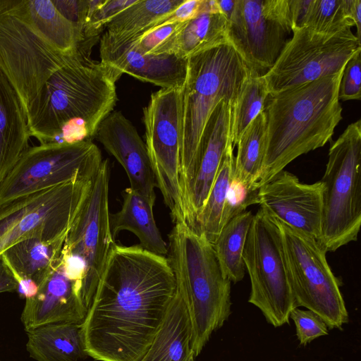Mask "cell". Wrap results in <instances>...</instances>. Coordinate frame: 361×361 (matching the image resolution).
Instances as JSON below:
<instances>
[{
    "mask_svg": "<svg viewBox=\"0 0 361 361\" xmlns=\"http://www.w3.org/2000/svg\"><path fill=\"white\" fill-rule=\"evenodd\" d=\"M176 290L165 256L114 243L81 324L87 355L99 361H140Z\"/></svg>",
    "mask_w": 361,
    "mask_h": 361,
    "instance_id": "cell-1",
    "label": "cell"
},
{
    "mask_svg": "<svg viewBox=\"0 0 361 361\" xmlns=\"http://www.w3.org/2000/svg\"><path fill=\"white\" fill-rule=\"evenodd\" d=\"M78 54L56 71L30 103L26 113L30 137L40 144H73L94 137L116 100L114 72Z\"/></svg>",
    "mask_w": 361,
    "mask_h": 361,
    "instance_id": "cell-2",
    "label": "cell"
},
{
    "mask_svg": "<svg viewBox=\"0 0 361 361\" xmlns=\"http://www.w3.org/2000/svg\"><path fill=\"white\" fill-rule=\"evenodd\" d=\"M343 70L268 95L267 148L257 189L297 157L331 140L343 118L338 89Z\"/></svg>",
    "mask_w": 361,
    "mask_h": 361,
    "instance_id": "cell-3",
    "label": "cell"
},
{
    "mask_svg": "<svg viewBox=\"0 0 361 361\" xmlns=\"http://www.w3.org/2000/svg\"><path fill=\"white\" fill-rule=\"evenodd\" d=\"M169 240L166 258L190 315L196 357L231 314V282L223 274L212 245L186 222L174 224Z\"/></svg>",
    "mask_w": 361,
    "mask_h": 361,
    "instance_id": "cell-4",
    "label": "cell"
},
{
    "mask_svg": "<svg viewBox=\"0 0 361 361\" xmlns=\"http://www.w3.org/2000/svg\"><path fill=\"white\" fill-rule=\"evenodd\" d=\"M254 73H257L250 69L228 41L188 58L187 75L181 90L180 178L184 204L202 135L211 113L223 99L234 105Z\"/></svg>",
    "mask_w": 361,
    "mask_h": 361,
    "instance_id": "cell-5",
    "label": "cell"
},
{
    "mask_svg": "<svg viewBox=\"0 0 361 361\" xmlns=\"http://www.w3.org/2000/svg\"><path fill=\"white\" fill-rule=\"evenodd\" d=\"M361 121L331 145L321 180L324 190L320 244L334 252L356 241L361 225Z\"/></svg>",
    "mask_w": 361,
    "mask_h": 361,
    "instance_id": "cell-6",
    "label": "cell"
},
{
    "mask_svg": "<svg viewBox=\"0 0 361 361\" xmlns=\"http://www.w3.org/2000/svg\"><path fill=\"white\" fill-rule=\"evenodd\" d=\"M109 180L110 166L105 159L68 229L62 250L66 269L82 282V300L87 312L115 243L109 220Z\"/></svg>",
    "mask_w": 361,
    "mask_h": 361,
    "instance_id": "cell-7",
    "label": "cell"
},
{
    "mask_svg": "<svg viewBox=\"0 0 361 361\" xmlns=\"http://www.w3.org/2000/svg\"><path fill=\"white\" fill-rule=\"evenodd\" d=\"M243 258L250 279L248 302L274 327L290 324V313L297 305L283 236L277 220L263 207L253 216Z\"/></svg>",
    "mask_w": 361,
    "mask_h": 361,
    "instance_id": "cell-8",
    "label": "cell"
},
{
    "mask_svg": "<svg viewBox=\"0 0 361 361\" xmlns=\"http://www.w3.org/2000/svg\"><path fill=\"white\" fill-rule=\"evenodd\" d=\"M276 220L297 307L317 314L329 329H342L349 316L342 283L329 265L327 251L315 238Z\"/></svg>",
    "mask_w": 361,
    "mask_h": 361,
    "instance_id": "cell-9",
    "label": "cell"
},
{
    "mask_svg": "<svg viewBox=\"0 0 361 361\" xmlns=\"http://www.w3.org/2000/svg\"><path fill=\"white\" fill-rule=\"evenodd\" d=\"M102 161L90 140L29 147L0 185V207L70 181L92 180Z\"/></svg>",
    "mask_w": 361,
    "mask_h": 361,
    "instance_id": "cell-10",
    "label": "cell"
},
{
    "mask_svg": "<svg viewBox=\"0 0 361 361\" xmlns=\"http://www.w3.org/2000/svg\"><path fill=\"white\" fill-rule=\"evenodd\" d=\"M92 179L70 181L1 206L0 257L24 239L37 238L49 241L66 234Z\"/></svg>",
    "mask_w": 361,
    "mask_h": 361,
    "instance_id": "cell-11",
    "label": "cell"
},
{
    "mask_svg": "<svg viewBox=\"0 0 361 361\" xmlns=\"http://www.w3.org/2000/svg\"><path fill=\"white\" fill-rule=\"evenodd\" d=\"M292 32L273 66L262 75L269 94L336 73L361 51L351 28L323 34L302 27Z\"/></svg>",
    "mask_w": 361,
    "mask_h": 361,
    "instance_id": "cell-12",
    "label": "cell"
},
{
    "mask_svg": "<svg viewBox=\"0 0 361 361\" xmlns=\"http://www.w3.org/2000/svg\"><path fill=\"white\" fill-rule=\"evenodd\" d=\"M181 90L161 88L143 109L146 147L157 188L174 224L186 222L180 178Z\"/></svg>",
    "mask_w": 361,
    "mask_h": 361,
    "instance_id": "cell-13",
    "label": "cell"
},
{
    "mask_svg": "<svg viewBox=\"0 0 361 361\" xmlns=\"http://www.w3.org/2000/svg\"><path fill=\"white\" fill-rule=\"evenodd\" d=\"M77 54L61 52L25 23L0 11V70L25 114L48 79Z\"/></svg>",
    "mask_w": 361,
    "mask_h": 361,
    "instance_id": "cell-14",
    "label": "cell"
},
{
    "mask_svg": "<svg viewBox=\"0 0 361 361\" xmlns=\"http://www.w3.org/2000/svg\"><path fill=\"white\" fill-rule=\"evenodd\" d=\"M290 32L288 0H236L226 38L250 69L262 75L276 62Z\"/></svg>",
    "mask_w": 361,
    "mask_h": 361,
    "instance_id": "cell-15",
    "label": "cell"
},
{
    "mask_svg": "<svg viewBox=\"0 0 361 361\" xmlns=\"http://www.w3.org/2000/svg\"><path fill=\"white\" fill-rule=\"evenodd\" d=\"M323 184L301 183L284 169L257 189V204L282 223L318 240Z\"/></svg>",
    "mask_w": 361,
    "mask_h": 361,
    "instance_id": "cell-16",
    "label": "cell"
},
{
    "mask_svg": "<svg viewBox=\"0 0 361 361\" xmlns=\"http://www.w3.org/2000/svg\"><path fill=\"white\" fill-rule=\"evenodd\" d=\"M233 102L221 100L211 113L197 152L192 179L185 198L186 222L194 230L216 178L231 136Z\"/></svg>",
    "mask_w": 361,
    "mask_h": 361,
    "instance_id": "cell-17",
    "label": "cell"
},
{
    "mask_svg": "<svg viewBox=\"0 0 361 361\" xmlns=\"http://www.w3.org/2000/svg\"><path fill=\"white\" fill-rule=\"evenodd\" d=\"M100 58L119 78L127 73L136 79L161 88H182L188 59L172 54H145L132 39L114 40L104 35L100 38Z\"/></svg>",
    "mask_w": 361,
    "mask_h": 361,
    "instance_id": "cell-18",
    "label": "cell"
},
{
    "mask_svg": "<svg viewBox=\"0 0 361 361\" xmlns=\"http://www.w3.org/2000/svg\"><path fill=\"white\" fill-rule=\"evenodd\" d=\"M94 137L119 162L130 188L155 203L157 188L145 143L121 112H111L99 125Z\"/></svg>",
    "mask_w": 361,
    "mask_h": 361,
    "instance_id": "cell-19",
    "label": "cell"
},
{
    "mask_svg": "<svg viewBox=\"0 0 361 361\" xmlns=\"http://www.w3.org/2000/svg\"><path fill=\"white\" fill-rule=\"evenodd\" d=\"M87 313L81 286L68 277L60 260L38 286L37 294L25 299L20 319L27 332L53 323L81 324Z\"/></svg>",
    "mask_w": 361,
    "mask_h": 361,
    "instance_id": "cell-20",
    "label": "cell"
},
{
    "mask_svg": "<svg viewBox=\"0 0 361 361\" xmlns=\"http://www.w3.org/2000/svg\"><path fill=\"white\" fill-rule=\"evenodd\" d=\"M0 11L21 20L47 43L64 54H75L85 40L51 0H0Z\"/></svg>",
    "mask_w": 361,
    "mask_h": 361,
    "instance_id": "cell-21",
    "label": "cell"
},
{
    "mask_svg": "<svg viewBox=\"0 0 361 361\" xmlns=\"http://www.w3.org/2000/svg\"><path fill=\"white\" fill-rule=\"evenodd\" d=\"M30 137L20 98L0 70V185L29 147Z\"/></svg>",
    "mask_w": 361,
    "mask_h": 361,
    "instance_id": "cell-22",
    "label": "cell"
},
{
    "mask_svg": "<svg viewBox=\"0 0 361 361\" xmlns=\"http://www.w3.org/2000/svg\"><path fill=\"white\" fill-rule=\"evenodd\" d=\"M192 327L185 301L178 289L147 351L140 361H189Z\"/></svg>",
    "mask_w": 361,
    "mask_h": 361,
    "instance_id": "cell-23",
    "label": "cell"
},
{
    "mask_svg": "<svg viewBox=\"0 0 361 361\" xmlns=\"http://www.w3.org/2000/svg\"><path fill=\"white\" fill-rule=\"evenodd\" d=\"M67 233L49 241L37 238L24 239L1 256L16 281L30 280L39 286L59 263Z\"/></svg>",
    "mask_w": 361,
    "mask_h": 361,
    "instance_id": "cell-24",
    "label": "cell"
},
{
    "mask_svg": "<svg viewBox=\"0 0 361 361\" xmlns=\"http://www.w3.org/2000/svg\"><path fill=\"white\" fill-rule=\"evenodd\" d=\"M122 197L123 200L121 210L110 214L109 216L114 239L121 231H129L138 238L142 248L166 257L168 247L154 217V203L130 187L123 190Z\"/></svg>",
    "mask_w": 361,
    "mask_h": 361,
    "instance_id": "cell-25",
    "label": "cell"
},
{
    "mask_svg": "<svg viewBox=\"0 0 361 361\" xmlns=\"http://www.w3.org/2000/svg\"><path fill=\"white\" fill-rule=\"evenodd\" d=\"M27 335V351L37 361H79L88 356L80 324H49Z\"/></svg>",
    "mask_w": 361,
    "mask_h": 361,
    "instance_id": "cell-26",
    "label": "cell"
},
{
    "mask_svg": "<svg viewBox=\"0 0 361 361\" xmlns=\"http://www.w3.org/2000/svg\"><path fill=\"white\" fill-rule=\"evenodd\" d=\"M228 20L221 13L206 11L183 25L152 54H172L188 59L227 42Z\"/></svg>",
    "mask_w": 361,
    "mask_h": 361,
    "instance_id": "cell-27",
    "label": "cell"
},
{
    "mask_svg": "<svg viewBox=\"0 0 361 361\" xmlns=\"http://www.w3.org/2000/svg\"><path fill=\"white\" fill-rule=\"evenodd\" d=\"M267 117L263 110L247 126L238 143L233 178L250 191L257 190L267 148Z\"/></svg>",
    "mask_w": 361,
    "mask_h": 361,
    "instance_id": "cell-28",
    "label": "cell"
},
{
    "mask_svg": "<svg viewBox=\"0 0 361 361\" xmlns=\"http://www.w3.org/2000/svg\"><path fill=\"white\" fill-rule=\"evenodd\" d=\"M253 216L251 212L245 211L232 218L212 245L223 274L233 283L245 276L243 253Z\"/></svg>",
    "mask_w": 361,
    "mask_h": 361,
    "instance_id": "cell-29",
    "label": "cell"
},
{
    "mask_svg": "<svg viewBox=\"0 0 361 361\" xmlns=\"http://www.w3.org/2000/svg\"><path fill=\"white\" fill-rule=\"evenodd\" d=\"M184 1L136 0L108 23L103 35L114 40L135 38L158 19L173 11Z\"/></svg>",
    "mask_w": 361,
    "mask_h": 361,
    "instance_id": "cell-30",
    "label": "cell"
},
{
    "mask_svg": "<svg viewBox=\"0 0 361 361\" xmlns=\"http://www.w3.org/2000/svg\"><path fill=\"white\" fill-rule=\"evenodd\" d=\"M233 145H227L216 178L197 219L195 231L213 245L222 228V216L234 169Z\"/></svg>",
    "mask_w": 361,
    "mask_h": 361,
    "instance_id": "cell-31",
    "label": "cell"
},
{
    "mask_svg": "<svg viewBox=\"0 0 361 361\" xmlns=\"http://www.w3.org/2000/svg\"><path fill=\"white\" fill-rule=\"evenodd\" d=\"M269 94L262 75L252 74L232 109L231 136L233 147L247 126L264 110Z\"/></svg>",
    "mask_w": 361,
    "mask_h": 361,
    "instance_id": "cell-32",
    "label": "cell"
},
{
    "mask_svg": "<svg viewBox=\"0 0 361 361\" xmlns=\"http://www.w3.org/2000/svg\"><path fill=\"white\" fill-rule=\"evenodd\" d=\"M353 26L346 0H312L303 27L319 33L333 34Z\"/></svg>",
    "mask_w": 361,
    "mask_h": 361,
    "instance_id": "cell-33",
    "label": "cell"
},
{
    "mask_svg": "<svg viewBox=\"0 0 361 361\" xmlns=\"http://www.w3.org/2000/svg\"><path fill=\"white\" fill-rule=\"evenodd\" d=\"M85 39H97L108 23L136 0H87Z\"/></svg>",
    "mask_w": 361,
    "mask_h": 361,
    "instance_id": "cell-34",
    "label": "cell"
},
{
    "mask_svg": "<svg viewBox=\"0 0 361 361\" xmlns=\"http://www.w3.org/2000/svg\"><path fill=\"white\" fill-rule=\"evenodd\" d=\"M289 318L295 323L297 338L301 345L306 346L313 340L329 334L326 324L310 310L295 307L290 312Z\"/></svg>",
    "mask_w": 361,
    "mask_h": 361,
    "instance_id": "cell-35",
    "label": "cell"
},
{
    "mask_svg": "<svg viewBox=\"0 0 361 361\" xmlns=\"http://www.w3.org/2000/svg\"><path fill=\"white\" fill-rule=\"evenodd\" d=\"M257 190L250 191L232 178L223 212L222 227L232 218L245 212L248 206L257 204Z\"/></svg>",
    "mask_w": 361,
    "mask_h": 361,
    "instance_id": "cell-36",
    "label": "cell"
},
{
    "mask_svg": "<svg viewBox=\"0 0 361 361\" xmlns=\"http://www.w3.org/2000/svg\"><path fill=\"white\" fill-rule=\"evenodd\" d=\"M361 51L352 56L344 66L338 89V99L342 101L361 99Z\"/></svg>",
    "mask_w": 361,
    "mask_h": 361,
    "instance_id": "cell-37",
    "label": "cell"
},
{
    "mask_svg": "<svg viewBox=\"0 0 361 361\" xmlns=\"http://www.w3.org/2000/svg\"><path fill=\"white\" fill-rule=\"evenodd\" d=\"M184 23L162 25L144 32L137 37L128 39L133 40L137 47L144 53L152 54L159 46L179 30Z\"/></svg>",
    "mask_w": 361,
    "mask_h": 361,
    "instance_id": "cell-38",
    "label": "cell"
},
{
    "mask_svg": "<svg viewBox=\"0 0 361 361\" xmlns=\"http://www.w3.org/2000/svg\"><path fill=\"white\" fill-rule=\"evenodd\" d=\"M202 0H185L173 11L158 19L144 32L162 25L173 23H183L195 18L202 13Z\"/></svg>",
    "mask_w": 361,
    "mask_h": 361,
    "instance_id": "cell-39",
    "label": "cell"
},
{
    "mask_svg": "<svg viewBox=\"0 0 361 361\" xmlns=\"http://www.w3.org/2000/svg\"><path fill=\"white\" fill-rule=\"evenodd\" d=\"M52 2L59 11L74 24L79 33L84 37L83 32L87 13L88 1L54 0Z\"/></svg>",
    "mask_w": 361,
    "mask_h": 361,
    "instance_id": "cell-40",
    "label": "cell"
},
{
    "mask_svg": "<svg viewBox=\"0 0 361 361\" xmlns=\"http://www.w3.org/2000/svg\"><path fill=\"white\" fill-rule=\"evenodd\" d=\"M312 0H288L291 32L304 26Z\"/></svg>",
    "mask_w": 361,
    "mask_h": 361,
    "instance_id": "cell-41",
    "label": "cell"
},
{
    "mask_svg": "<svg viewBox=\"0 0 361 361\" xmlns=\"http://www.w3.org/2000/svg\"><path fill=\"white\" fill-rule=\"evenodd\" d=\"M18 283L13 274L6 264L1 256L0 257V293L16 292Z\"/></svg>",
    "mask_w": 361,
    "mask_h": 361,
    "instance_id": "cell-42",
    "label": "cell"
},
{
    "mask_svg": "<svg viewBox=\"0 0 361 361\" xmlns=\"http://www.w3.org/2000/svg\"><path fill=\"white\" fill-rule=\"evenodd\" d=\"M348 11L356 27V37H361V0H346Z\"/></svg>",
    "mask_w": 361,
    "mask_h": 361,
    "instance_id": "cell-43",
    "label": "cell"
},
{
    "mask_svg": "<svg viewBox=\"0 0 361 361\" xmlns=\"http://www.w3.org/2000/svg\"><path fill=\"white\" fill-rule=\"evenodd\" d=\"M221 13L227 20L230 18L235 4L236 0H217Z\"/></svg>",
    "mask_w": 361,
    "mask_h": 361,
    "instance_id": "cell-44",
    "label": "cell"
},
{
    "mask_svg": "<svg viewBox=\"0 0 361 361\" xmlns=\"http://www.w3.org/2000/svg\"><path fill=\"white\" fill-rule=\"evenodd\" d=\"M194 357H192L190 359V360H189V361H195V360H194Z\"/></svg>",
    "mask_w": 361,
    "mask_h": 361,
    "instance_id": "cell-45",
    "label": "cell"
},
{
    "mask_svg": "<svg viewBox=\"0 0 361 361\" xmlns=\"http://www.w3.org/2000/svg\"><path fill=\"white\" fill-rule=\"evenodd\" d=\"M0 361H1V360H0Z\"/></svg>",
    "mask_w": 361,
    "mask_h": 361,
    "instance_id": "cell-46",
    "label": "cell"
}]
</instances>
